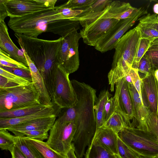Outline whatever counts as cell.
Instances as JSON below:
<instances>
[{
	"instance_id": "22",
	"label": "cell",
	"mask_w": 158,
	"mask_h": 158,
	"mask_svg": "<svg viewBox=\"0 0 158 158\" xmlns=\"http://www.w3.org/2000/svg\"><path fill=\"white\" fill-rule=\"evenodd\" d=\"M94 138L107 149L114 154L118 155V134L113 130L102 127L96 130Z\"/></svg>"
},
{
	"instance_id": "17",
	"label": "cell",
	"mask_w": 158,
	"mask_h": 158,
	"mask_svg": "<svg viewBox=\"0 0 158 158\" xmlns=\"http://www.w3.org/2000/svg\"><path fill=\"white\" fill-rule=\"evenodd\" d=\"M22 50L24 53L31 72L32 82L39 94L41 103L46 106L53 105L43 79L38 69L26 51L24 49Z\"/></svg>"
},
{
	"instance_id": "21",
	"label": "cell",
	"mask_w": 158,
	"mask_h": 158,
	"mask_svg": "<svg viewBox=\"0 0 158 158\" xmlns=\"http://www.w3.org/2000/svg\"><path fill=\"white\" fill-rule=\"evenodd\" d=\"M55 112L53 105L48 106L39 111L25 116L13 118H0V130L7 129L14 126L36 119L48 117L56 114Z\"/></svg>"
},
{
	"instance_id": "33",
	"label": "cell",
	"mask_w": 158,
	"mask_h": 158,
	"mask_svg": "<svg viewBox=\"0 0 158 158\" xmlns=\"http://www.w3.org/2000/svg\"><path fill=\"white\" fill-rule=\"evenodd\" d=\"M118 153L121 158H139L140 156L123 142L118 136Z\"/></svg>"
},
{
	"instance_id": "7",
	"label": "cell",
	"mask_w": 158,
	"mask_h": 158,
	"mask_svg": "<svg viewBox=\"0 0 158 158\" xmlns=\"http://www.w3.org/2000/svg\"><path fill=\"white\" fill-rule=\"evenodd\" d=\"M147 13L143 8H137L132 15L120 20L110 29L97 42L95 49L104 53L114 48L119 40L142 15Z\"/></svg>"
},
{
	"instance_id": "50",
	"label": "cell",
	"mask_w": 158,
	"mask_h": 158,
	"mask_svg": "<svg viewBox=\"0 0 158 158\" xmlns=\"http://www.w3.org/2000/svg\"><path fill=\"white\" fill-rule=\"evenodd\" d=\"M150 46H158V38L155 39L152 42Z\"/></svg>"
},
{
	"instance_id": "4",
	"label": "cell",
	"mask_w": 158,
	"mask_h": 158,
	"mask_svg": "<svg viewBox=\"0 0 158 158\" xmlns=\"http://www.w3.org/2000/svg\"><path fill=\"white\" fill-rule=\"evenodd\" d=\"M40 104L39 94L32 82L26 85L0 88V111Z\"/></svg>"
},
{
	"instance_id": "6",
	"label": "cell",
	"mask_w": 158,
	"mask_h": 158,
	"mask_svg": "<svg viewBox=\"0 0 158 158\" xmlns=\"http://www.w3.org/2000/svg\"><path fill=\"white\" fill-rule=\"evenodd\" d=\"M69 75L59 64L55 63L52 74V103L60 109L74 107L78 102Z\"/></svg>"
},
{
	"instance_id": "44",
	"label": "cell",
	"mask_w": 158,
	"mask_h": 158,
	"mask_svg": "<svg viewBox=\"0 0 158 158\" xmlns=\"http://www.w3.org/2000/svg\"><path fill=\"white\" fill-rule=\"evenodd\" d=\"M18 84L11 82L7 79L0 76V88H6L18 85Z\"/></svg>"
},
{
	"instance_id": "27",
	"label": "cell",
	"mask_w": 158,
	"mask_h": 158,
	"mask_svg": "<svg viewBox=\"0 0 158 158\" xmlns=\"http://www.w3.org/2000/svg\"><path fill=\"white\" fill-rule=\"evenodd\" d=\"M47 106L40 104L12 110L0 111V118H13L25 116L39 111Z\"/></svg>"
},
{
	"instance_id": "42",
	"label": "cell",
	"mask_w": 158,
	"mask_h": 158,
	"mask_svg": "<svg viewBox=\"0 0 158 158\" xmlns=\"http://www.w3.org/2000/svg\"><path fill=\"white\" fill-rule=\"evenodd\" d=\"M144 55L155 70L158 69V46H150Z\"/></svg>"
},
{
	"instance_id": "10",
	"label": "cell",
	"mask_w": 158,
	"mask_h": 158,
	"mask_svg": "<svg viewBox=\"0 0 158 158\" xmlns=\"http://www.w3.org/2000/svg\"><path fill=\"white\" fill-rule=\"evenodd\" d=\"M140 38L139 32L135 27L124 34L114 48L112 67L120 62L132 67Z\"/></svg>"
},
{
	"instance_id": "29",
	"label": "cell",
	"mask_w": 158,
	"mask_h": 158,
	"mask_svg": "<svg viewBox=\"0 0 158 158\" xmlns=\"http://www.w3.org/2000/svg\"><path fill=\"white\" fill-rule=\"evenodd\" d=\"M26 137L41 153L44 158H67L66 156L59 153L51 148L46 142Z\"/></svg>"
},
{
	"instance_id": "16",
	"label": "cell",
	"mask_w": 158,
	"mask_h": 158,
	"mask_svg": "<svg viewBox=\"0 0 158 158\" xmlns=\"http://www.w3.org/2000/svg\"><path fill=\"white\" fill-rule=\"evenodd\" d=\"M112 1L108 0H96L90 6L82 9L83 11L81 14L70 19L79 21L80 25L83 28L84 27L96 20Z\"/></svg>"
},
{
	"instance_id": "30",
	"label": "cell",
	"mask_w": 158,
	"mask_h": 158,
	"mask_svg": "<svg viewBox=\"0 0 158 158\" xmlns=\"http://www.w3.org/2000/svg\"><path fill=\"white\" fill-rule=\"evenodd\" d=\"M153 41L148 39H140L132 68L137 69L140 60L149 49Z\"/></svg>"
},
{
	"instance_id": "1",
	"label": "cell",
	"mask_w": 158,
	"mask_h": 158,
	"mask_svg": "<svg viewBox=\"0 0 158 158\" xmlns=\"http://www.w3.org/2000/svg\"><path fill=\"white\" fill-rule=\"evenodd\" d=\"M78 102L74 107L62 109L57 120L73 122L76 127L72 145L77 158H82L87 146L90 145L96 130L94 106L96 91L89 85L75 80L71 81Z\"/></svg>"
},
{
	"instance_id": "5",
	"label": "cell",
	"mask_w": 158,
	"mask_h": 158,
	"mask_svg": "<svg viewBox=\"0 0 158 158\" xmlns=\"http://www.w3.org/2000/svg\"><path fill=\"white\" fill-rule=\"evenodd\" d=\"M119 138L140 156L153 158L158 155V141L151 132L132 127L124 128Z\"/></svg>"
},
{
	"instance_id": "52",
	"label": "cell",
	"mask_w": 158,
	"mask_h": 158,
	"mask_svg": "<svg viewBox=\"0 0 158 158\" xmlns=\"http://www.w3.org/2000/svg\"><path fill=\"white\" fill-rule=\"evenodd\" d=\"M153 158H158V155L154 157Z\"/></svg>"
},
{
	"instance_id": "12",
	"label": "cell",
	"mask_w": 158,
	"mask_h": 158,
	"mask_svg": "<svg viewBox=\"0 0 158 158\" xmlns=\"http://www.w3.org/2000/svg\"><path fill=\"white\" fill-rule=\"evenodd\" d=\"M155 70L141 80V92L144 106L158 117V80L155 76Z\"/></svg>"
},
{
	"instance_id": "31",
	"label": "cell",
	"mask_w": 158,
	"mask_h": 158,
	"mask_svg": "<svg viewBox=\"0 0 158 158\" xmlns=\"http://www.w3.org/2000/svg\"><path fill=\"white\" fill-rule=\"evenodd\" d=\"M7 129L0 130V148L2 150L11 153L15 145V135L10 134Z\"/></svg>"
},
{
	"instance_id": "49",
	"label": "cell",
	"mask_w": 158,
	"mask_h": 158,
	"mask_svg": "<svg viewBox=\"0 0 158 158\" xmlns=\"http://www.w3.org/2000/svg\"><path fill=\"white\" fill-rule=\"evenodd\" d=\"M153 10L154 14L158 15V3L154 5Z\"/></svg>"
},
{
	"instance_id": "39",
	"label": "cell",
	"mask_w": 158,
	"mask_h": 158,
	"mask_svg": "<svg viewBox=\"0 0 158 158\" xmlns=\"http://www.w3.org/2000/svg\"><path fill=\"white\" fill-rule=\"evenodd\" d=\"M149 112L147 121V131L152 133L158 141V117Z\"/></svg>"
},
{
	"instance_id": "25",
	"label": "cell",
	"mask_w": 158,
	"mask_h": 158,
	"mask_svg": "<svg viewBox=\"0 0 158 158\" xmlns=\"http://www.w3.org/2000/svg\"><path fill=\"white\" fill-rule=\"evenodd\" d=\"M15 145L27 158H44L41 153L29 141L25 136H15Z\"/></svg>"
},
{
	"instance_id": "28",
	"label": "cell",
	"mask_w": 158,
	"mask_h": 158,
	"mask_svg": "<svg viewBox=\"0 0 158 158\" xmlns=\"http://www.w3.org/2000/svg\"><path fill=\"white\" fill-rule=\"evenodd\" d=\"M102 127L111 129L117 134L124 128L130 127L120 109L114 112Z\"/></svg>"
},
{
	"instance_id": "15",
	"label": "cell",
	"mask_w": 158,
	"mask_h": 158,
	"mask_svg": "<svg viewBox=\"0 0 158 158\" xmlns=\"http://www.w3.org/2000/svg\"><path fill=\"white\" fill-rule=\"evenodd\" d=\"M128 83L132 103L134 118L138 123L137 128L148 131L147 121L149 111L144 106L132 82H128Z\"/></svg>"
},
{
	"instance_id": "45",
	"label": "cell",
	"mask_w": 158,
	"mask_h": 158,
	"mask_svg": "<svg viewBox=\"0 0 158 158\" xmlns=\"http://www.w3.org/2000/svg\"><path fill=\"white\" fill-rule=\"evenodd\" d=\"M11 154L12 158H27L22 152L15 145Z\"/></svg>"
},
{
	"instance_id": "38",
	"label": "cell",
	"mask_w": 158,
	"mask_h": 158,
	"mask_svg": "<svg viewBox=\"0 0 158 158\" xmlns=\"http://www.w3.org/2000/svg\"><path fill=\"white\" fill-rule=\"evenodd\" d=\"M0 76L19 85H26L31 83L26 79L7 71L1 67Z\"/></svg>"
},
{
	"instance_id": "8",
	"label": "cell",
	"mask_w": 158,
	"mask_h": 158,
	"mask_svg": "<svg viewBox=\"0 0 158 158\" xmlns=\"http://www.w3.org/2000/svg\"><path fill=\"white\" fill-rule=\"evenodd\" d=\"M74 29L62 40L57 56V62L70 74L77 71L80 65L79 40L82 38L80 32Z\"/></svg>"
},
{
	"instance_id": "26",
	"label": "cell",
	"mask_w": 158,
	"mask_h": 158,
	"mask_svg": "<svg viewBox=\"0 0 158 158\" xmlns=\"http://www.w3.org/2000/svg\"><path fill=\"white\" fill-rule=\"evenodd\" d=\"M131 67L127 64H123L118 62L111 69L108 74L109 84L110 85V90L114 92L116 83L119 80L128 75Z\"/></svg>"
},
{
	"instance_id": "24",
	"label": "cell",
	"mask_w": 158,
	"mask_h": 158,
	"mask_svg": "<svg viewBox=\"0 0 158 158\" xmlns=\"http://www.w3.org/2000/svg\"><path fill=\"white\" fill-rule=\"evenodd\" d=\"M111 96V94L108 90H104L100 92L97 98L94 106L96 120V130L102 127L104 124L103 114L105 105Z\"/></svg>"
},
{
	"instance_id": "53",
	"label": "cell",
	"mask_w": 158,
	"mask_h": 158,
	"mask_svg": "<svg viewBox=\"0 0 158 158\" xmlns=\"http://www.w3.org/2000/svg\"><path fill=\"white\" fill-rule=\"evenodd\" d=\"M139 158H147V157H142V156H140V157Z\"/></svg>"
},
{
	"instance_id": "35",
	"label": "cell",
	"mask_w": 158,
	"mask_h": 158,
	"mask_svg": "<svg viewBox=\"0 0 158 158\" xmlns=\"http://www.w3.org/2000/svg\"><path fill=\"white\" fill-rule=\"evenodd\" d=\"M48 132L43 130L25 131L17 133L15 134V135L17 136H25L28 138L43 141L48 139L49 136Z\"/></svg>"
},
{
	"instance_id": "47",
	"label": "cell",
	"mask_w": 158,
	"mask_h": 158,
	"mask_svg": "<svg viewBox=\"0 0 158 158\" xmlns=\"http://www.w3.org/2000/svg\"><path fill=\"white\" fill-rule=\"evenodd\" d=\"M37 1L42 4H43L48 8H54L55 4L57 1L56 0H37Z\"/></svg>"
},
{
	"instance_id": "20",
	"label": "cell",
	"mask_w": 158,
	"mask_h": 158,
	"mask_svg": "<svg viewBox=\"0 0 158 158\" xmlns=\"http://www.w3.org/2000/svg\"><path fill=\"white\" fill-rule=\"evenodd\" d=\"M118 81L120 87L118 98L119 105L128 123L131 127L130 120L134 118V114L128 83L125 77Z\"/></svg>"
},
{
	"instance_id": "3",
	"label": "cell",
	"mask_w": 158,
	"mask_h": 158,
	"mask_svg": "<svg viewBox=\"0 0 158 158\" xmlns=\"http://www.w3.org/2000/svg\"><path fill=\"white\" fill-rule=\"evenodd\" d=\"M14 35L22 49L26 51L38 69L52 100V71L57 62L62 37L56 40H48L16 33Z\"/></svg>"
},
{
	"instance_id": "13",
	"label": "cell",
	"mask_w": 158,
	"mask_h": 158,
	"mask_svg": "<svg viewBox=\"0 0 158 158\" xmlns=\"http://www.w3.org/2000/svg\"><path fill=\"white\" fill-rule=\"evenodd\" d=\"M10 16H18L48 8L37 0H2Z\"/></svg>"
},
{
	"instance_id": "18",
	"label": "cell",
	"mask_w": 158,
	"mask_h": 158,
	"mask_svg": "<svg viewBox=\"0 0 158 158\" xmlns=\"http://www.w3.org/2000/svg\"><path fill=\"white\" fill-rule=\"evenodd\" d=\"M137 9L129 3L112 1L98 18H111L120 20L131 17Z\"/></svg>"
},
{
	"instance_id": "43",
	"label": "cell",
	"mask_w": 158,
	"mask_h": 158,
	"mask_svg": "<svg viewBox=\"0 0 158 158\" xmlns=\"http://www.w3.org/2000/svg\"><path fill=\"white\" fill-rule=\"evenodd\" d=\"M129 74L130 76L132 83L138 93L142 101L141 92L142 81L139 76L138 70L132 67L131 68Z\"/></svg>"
},
{
	"instance_id": "34",
	"label": "cell",
	"mask_w": 158,
	"mask_h": 158,
	"mask_svg": "<svg viewBox=\"0 0 158 158\" xmlns=\"http://www.w3.org/2000/svg\"><path fill=\"white\" fill-rule=\"evenodd\" d=\"M135 27L139 32L140 38L148 39L153 41L158 38V31L143 23L139 22Z\"/></svg>"
},
{
	"instance_id": "40",
	"label": "cell",
	"mask_w": 158,
	"mask_h": 158,
	"mask_svg": "<svg viewBox=\"0 0 158 158\" xmlns=\"http://www.w3.org/2000/svg\"><path fill=\"white\" fill-rule=\"evenodd\" d=\"M0 67L13 74L26 79L30 82H32L30 70L4 66H0Z\"/></svg>"
},
{
	"instance_id": "19",
	"label": "cell",
	"mask_w": 158,
	"mask_h": 158,
	"mask_svg": "<svg viewBox=\"0 0 158 158\" xmlns=\"http://www.w3.org/2000/svg\"><path fill=\"white\" fill-rule=\"evenodd\" d=\"M56 114L36 119L28 122L14 126L7 129L15 135L19 132L35 130L48 131L51 130L56 119Z\"/></svg>"
},
{
	"instance_id": "23",
	"label": "cell",
	"mask_w": 158,
	"mask_h": 158,
	"mask_svg": "<svg viewBox=\"0 0 158 158\" xmlns=\"http://www.w3.org/2000/svg\"><path fill=\"white\" fill-rule=\"evenodd\" d=\"M85 158H121L102 145L96 139L93 138L88 147Z\"/></svg>"
},
{
	"instance_id": "46",
	"label": "cell",
	"mask_w": 158,
	"mask_h": 158,
	"mask_svg": "<svg viewBox=\"0 0 158 158\" xmlns=\"http://www.w3.org/2000/svg\"><path fill=\"white\" fill-rule=\"evenodd\" d=\"M8 16V13L2 0H0V21H4L5 18Z\"/></svg>"
},
{
	"instance_id": "37",
	"label": "cell",
	"mask_w": 158,
	"mask_h": 158,
	"mask_svg": "<svg viewBox=\"0 0 158 158\" xmlns=\"http://www.w3.org/2000/svg\"><path fill=\"white\" fill-rule=\"evenodd\" d=\"M96 0H70L60 6L61 7L63 8H67L74 10L76 8L84 9L91 5Z\"/></svg>"
},
{
	"instance_id": "48",
	"label": "cell",
	"mask_w": 158,
	"mask_h": 158,
	"mask_svg": "<svg viewBox=\"0 0 158 158\" xmlns=\"http://www.w3.org/2000/svg\"><path fill=\"white\" fill-rule=\"evenodd\" d=\"M66 156L67 158H77L75 154L73 146L71 149L67 153Z\"/></svg>"
},
{
	"instance_id": "54",
	"label": "cell",
	"mask_w": 158,
	"mask_h": 158,
	"mask_svg": "<svg viewBox=\"0 0 158 158\" xmlns=\"http://www.w3.org/2000/svg\"><path fill=\"white\" fill-rule=\"evenodd\" d=\"M157 17H158V16H157Z\"/></svg>"
},
{
	"instance_id": "41",
	"label": "cell",
	"mask_w": 158,
	"mask_h": 158,
	"mask_svg": "<svg viewBox=\"0 0 158 158\" xmlns=\"http://www.w3.org/2000/svg\"><path fill=\"white\" fill-rule=\"evenodd\" d=\"M158 15L153 14H148L139 18V22L143 23L146 26L158 31Z\"/></svg>"
},
{
	"instance_id": "2",
	"label": "cell",
	"mask_w": 158,
	"mask_h": 158,
	"mask_svg": "<svg viewBox=\"0 0 158 158\" xmlns=\"http://www.w3.org/2000/svg\"><path fill=\"white\" fill-rule=\"evenodd\" d=\"M59 6L18 16H10L9 27L16 33L37 38L41 33L51 32L62 37L75 28L80 22L67 19L58 11Z\"/></svg>"
},
{
	"instance_id": "51",
	"label": "cell",
	"mask_w": 158,
	"mask_h": 158,
	"mask_svg": "<svg viewBox=\"0 0 158 158\" xmlns=\"http://www.w3.org/2000/svg\"><path fill=\"white\" fill-rule=\"evenodd\" d=\"M154 75L155 77L158 80V69H156L155 70Z\"/></svg>"
},
{
	"instance_id": "32",
	"label": "cell",
	"mask_w": 158,
	"mask_h": 158,
	"mask_svg": "<svg viewBox=\"0 0 158 158\" xmlns=\"http://www.w3.org/2000/svg\"><path fill=\"white\" fill-rule=\"evenodd\" d=\"M0 66L19 68L30 70L28 67L11 57L6 52L0 48Z\"/></svg>"
},
{
	"instance_id": "36",
	"label": "cell",
	"mask_w": 158,
	"mask_h": 158,
	"mask_svg": "<svg viewBox=\"0 0 158 158\" xmlns=\"http://www.w3.org/2000/svg\"><path fill=\"white\" fill-rule=\"evenodd\" d=\"M137 70L139 76L142 80L155 69L148 58L144 55L139 62Z\"/></svg>"
},
{
	"instance_id": "14",
	"label": "cell",
	"mask_w": 158,
	"mask_h": 158,
	"mask_svg": "<svg viewBox=\"0 0 158 158\" xmlns=\"http://www.w3.org/2000/svg\"><path fill=\"white\" fill-rule=\"evenodd\" d=\"M0 47L13 59L28 67L23 52L16 46L10 39L4 21H0Z\"/></svg>"
},
{
	"instance_id": "11",
	"label": "cell",
	"mask_w": 158,
	"mask_h": 158,
	"mask_svg": "<svg viewBox=\"0 0 158 158\" xmlns=\"http://www.w3.org/2000/svg\"><path fill=\"white\" fill-rule=\"evenodd\" d=\"M119 21L114 19L98 18L80 30L84 43L94 47L97 41Z\"/></svg>"
},
{
	"instance_id": "9",
	"label": "cell",
	"mask_w": 158,
	"mask_h": 158,
	"mask_svg": "<svg viewBox=\"0 0 158 158\" xmlns=\"http://www.w3.org/2000/svg\"><path fill=\"white\" fill-rule=\"evenodd\" d=\"M75 130L73 122L62 123L56 119L50 130L46 143L54 150L66 156L72 147Z\"/></svg>"
},
{
	"instance_id": "55",
	"label": "cell",
	"mask_w": 158,
	"mask_h": 158,
	"mask_svg": "<svg viewBox=\"0 0 158 158\" xmlns=\"http://www.w3.org/2000/svg\"></svg>"
}]
</instances>
